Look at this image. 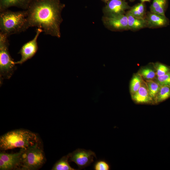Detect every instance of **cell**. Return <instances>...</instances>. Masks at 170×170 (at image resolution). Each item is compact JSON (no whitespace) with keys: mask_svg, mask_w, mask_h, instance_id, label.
<instances>
[{"mask_svg":"<svg viewBox=\"0 0 170 170\" xmlns=\"http://www.w3.org/2000/svg\"><path fill=\"white\" fill-rule=\"evenodd\" d=\"M65 6L60 0H31L26 10V30L37 27L47 35L60 38L61 13Z\"/></svg>","mask_w":170,"mask_h":170,"instance_id":"1","label":"cell"},{"mask_svg":"<svg viewBox=\"0 0 170 170\" xmlns=\"http://www.w3.org/2000/svg\"><path fill=\"white\" fill-rule=\"evenodd\" d=\"M40 141L37 133L26 129H16L1 137L0 148L2 150L17 148L26 149Z\"/></svg>","mask_w":170,"mask_h":170,"instance_id":"2","label":"cell"},{"mask_svg":"<svg viewBox=\"0 0 170 170\" xmlns=\"http://www.w3.org/2000/svg\"><path fill=\"white\" fill-rule=\"evenodd\" d=\"M27 15L26 10L15 12L7 9L0 12V33L8 37L25 31Z\"/></svg>","mask_w":170,"mask_h":170,"instance_id":"3","label":"cell"},{"mask_svg":"<svg viewBox=\"0 0 170 170\" xmlns=\"http://www.w3.org/2000/svg\"><path fill=\"white\" fill-rule=\"evenodd\" d=\"M22 149L18 170H37L45 163L46 158L40 141L26 149Z\"/></svg>","mask_w":170,"mask_h":170,"instance_id":"4","label":"cell"},{"mask_svg":"<svg viewBox=\"0 0 170 170\" xmlns=\"http://www.w3.org/2000/svg\"><path fill=\"white\" fill-rule=\"evenodd\" d=\"M8 37L0 33V80L9 79L16 69L15 62L9 54Z\"/></svg>","mask_w":170,"mask_h":170,"instance_id":"5","label":"cell"},{"mask_svg":"<svg viewBox=\"0 0 170 170\" xmlns=\"http://www.w3.org/2000/svg\"><path fill=\"white\" fill-rule=\"evenodd\" d=\"M69 161L75 162L79 169L84 168L89 166L94 162V157L96 158L95 153L90 150L78 149L69 153Z\"/></svg>","mask_w":170,"mask_h":170,"instance_id":"6","label":"cell"},{"mask_svg":"<svg viewBox=\"0 0 170 170\" xmlns=\"http://www.w3.org/2000/svg\"><path fill=\"white\" fill-rule=\"evenodd\" d=\"M102 21L105 26L113 31H121L129 30L128 19L126 14L104 15Z\"/></svg>","mask_w":170,"mask_h":170,"instance_id":"7","label":"cell"},{"mask_svg":"<svg viewBox=\"0 0 170 170\" xmlns=\"http://www.w3.org/2000/svg\"><path fill=\"white\" fill-rule=\"evenodd\" d=\"M43 31L42 29L37 28L34 38L22 46L18 53V54H20L21 58L19 61L15 62V65L22 64L34 56L38 49L37 42L38 37L40 34Z\"/></svg>","mask_w":170,"mask_h":170,"instance_id":"8","label":"cell"},{"mask_svg":"<svg viewBox=\"0 0 170 170\" xmlns=\"http://www.w3.org/2000/svg\"><path fill=\"white\" fill-rule=\"evenodd\" d=\"M22 149L14 153L1 152L0 153V169L18 170Z\"/></svg>","mask_w":170,"mask_h":170,"instance_id":"9","label":"cell"},{"mask_svg":"<svg viewBox=\"0 0 170 170\" xmlns=\"http://www.w3.org/2000/svg\"><path fill=\"white\" fill-rule=\"evenodd\" d=\"M103 9L104 15L125 14L126 11L131 7L127 2L123 0H110Z\"/></svg>","mask_w":170,"mask_h":170,"instance_id":"10","label":"cell"},{"mask_svg":"<svg viewBox=\"0 0 170 170\" xmlns=\"http://www.w3.org/2000/svg\"><path fill=\"white\" fill-rule=\"evenodd\" d=\"M145 19L147 27L150 28L165 26L168 23V19L165 15L151 12L147 13Z\"/></svg>","mask_w":170,"mask_h":170,"instance_id":"11","label":"cell"},{"mask_svg":"<svg viewBox=\"0 0 170 170\" xmlns=\"http://www.w3.org/2000/svg\"><path fill=\"white\" fill-rule=\"evenodd\" d=\"M132 97L134 101L138 103H148L153 101L149 94L145 82L144 81L139 89L132 94Z\"/></svg>","mask_w":170,"mask_h":170,"instance_id":"12","label":"cell"},{"mask_svg":"<svg viewBox=\"0 0 170 170\" xmlns=\"http://www.w3.org/2000/svg\"><path fill=\"white\" fill-rule=\"evenodd\" d=\"M31 0H0V11L12 7L26 10Z\"/></svg>","mask_w":170,"mask_h":170,"instance_id":"13","label":"cell"},{"mask_svg":"<svg viewBox=\"0 0 170 170\" xmlns=\"http://www.w3.org/2000/svg\"><path fill=\"white\" fill-rule=\"evenodd\" d=\"M128 19L129 30L137 31L147 27L146 21L145 19H141L136 17L128 11L126 13Z\"/></svg>","mask_w":170,"mask_h":170,"instance_id":"14","label":"cell"},{"mask_svg":"<svg viewBox=\"0 0 170 170\" xmlns=\"http://www.w3.org/2000/svg\"><path fill=\"white\" fill-rule=\"evenodd\" d=\"M167 0H153L150 7V12L165 15Z\"/></svg>","mask_w":170,"mask_h":170,"instance_id":"15","label":"cell"},{"mask_svg":"<svg viewBox=\"0 0 170 170\" xmlns=\"http://www.w3.org/2000/svg\"><path fill=\"white\" fill-rule=\"evenodd\" d=\"M133 16L139 18L145 19L146 15V8L144 3H138L128 11Z\"/></svg>","mask_w":170,"mask_h":170,"instance_id":"16","label":"cell"},{"mask_svg":"<svg viewBox=\"0 0 170 170\" xmlns=\"http://www.w3.org/2000/svg\"><path fill=\"white\" fill-rule=\"evenodd\" d=\"M70 155L62 157L54 164L52 170H77L72 167L69 163Z\"/></svg>","mask_w":170,"mask_h":170,"instance_id":"17","label":"cell"},{"mask_svg":"<svg viewBox=\"0 0 170 170\" xmlns=\"http://www.w3.org/2000/svg\"><path fill=\"white\" fill-rule=\"evenodd\" d=\"M147 66L140 69L138 73L146 80H153L156 78V72L155 67Z\"/></svg>","mask_w":170,"mask_h":170,"instance_id":"18","label":"cell"},{"mask_svg":"<svg viewBox=\"0 0 170 170\" xmlns=\"http://www.w3.org/2000/svg\"><path fill=\"white\" fill-rule=\"evenodd\" d=\"M145 83L150 96L153 101H155L161 86L154 80H146Z\"/></svg>","mask_w":170,"mask_h":170,"instance_id":"19","label":"cell"},{"mask_svg":"<svg viewBox=\"0 0 170 170\" xmlns=\"http://www.w3.org/2000/svg\"><path fill=\"white\" fill-rule=\"evenodd\" d=\"M142 77L138 73L134 75L130 82V88L131 94L136 92L144 82Z\"/></svg>","mask_w":170,"mask_h":170,"instance_id":"20","label":"cell"},{"mask_svg":"<svg viewBox=\"0 0 170 170\" xmlns=\"http://www.w3.org/2000/svg\"><path fill=\"white\" fill-rule=\"evenodd\" d=\"M170 97V87L161 86L160 90L156 95L155 101L156 102H162L167 99Z\"/></svg>","mask_w":170,"mask_h":170,"instance_id":"21","label":"cell"},{"mask_svg":"<svg viewBox=\"0 0 170 170\" xmlns=\"http://www.w3.org/2000/svg\"><path fill=\"white\" fill-rule=\"evenodd\" d=\"M154 80L161 86L170 87V72L162 76L156 77Z\"/></svg>","mask_w":170,"mask_h":170,"instance_id":"22","label":"cell"},{"mask_svg":"<svg viewBox=\"0 0 170 170\" xmlns=\"http://www.w3.org/2000/svg\"><path fill=\"white\" fill-rule=\"evenodd\" d=\"M156 69V77L164 75L170 72V69L167 65L160 63L154 65Z\"/></svg>","mask_w":170,"mask_h":170,"instance_id":"23","label":"cell"},{"mask_svg":"<svg viewBox=\"0 0 170 170\" xmlns=\"http://www.w3.org/2000/svg\"><path fill=\"white\" fill-rule=\"evenodd\" d=\"M94 169L95 170H109L110 169V166L106 161L100 160L95 162Z\"/></svg>","mask_w":170,"mask_h":170,"instance_id":"24","label":"cell"},{"mask_svg":"<svg viewBox=\"0 0 170 170\" xmlns=\"http://www.w3.org/2000/svg\"><path fill=\"white\" fill-rule=\"evenodd\" d=\"M141 1V2L144 3L145 2H150V0H140Z\"/></svg>","mask_w":170,"mask_h":170,"instance_id":"25","label":"cell"},{"mask_svg":"<svg viewBox=\"0 0 170 170\" xmlns=\"http://www.w3.org/2000/svg\"><path fill=\"white\" fill-rule=\"evenodd\" d=\"M103 2L105 3H107L110 0H102Z\"/></svg>","mask_w":170,"mask_h":170,"instance_id":"26","label":"cell"},{"mask_svg":"<svg viewBox=\"0 0 170 170\" xmlns=\"http://www.w3.org/2000/svg\"><path fill=\"white\" fill-rule=\"evenodd\" d=\"M134 0H129V1L131 2H133L134 1Z\"/></svg>","mask_w":170,"mask_h":170,"instance_id":"27","label":"cell"}]
</instances>
